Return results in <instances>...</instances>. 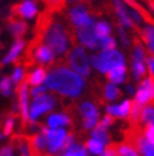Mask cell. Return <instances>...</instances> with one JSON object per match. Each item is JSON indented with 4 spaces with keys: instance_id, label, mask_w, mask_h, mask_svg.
Masks as SVG:
<instances>
[{
    "instance_id": "cell-1",
    "label": "cell",
    "mask_w": 154,
    "mask_h": 156,
    "mask_svg": "<svg viewBox=\"0 0 154 156\" xmlns=\"http://www.w3.org/2000/svg\"><path fill=\"white\" fill-rule=\"evenodd\" d=\"M44 85L65 98L76 99L83 93L85 80L80 74L65 66H55L47 74Z\"/></svg>"
},
{
    "instance_id": "cell-2",
    "label": "cell",
    "mask_w": 154,
    "mask_h": 156,
    "mask_svg": "<svg viewBox=\"0 0 154 156\" xmlns=\"http://www.w3.org/2000/svg\"><path fill=\"white\" fill-rule=\"evenodd\" d=\"M39 129L45 135L47 138V155L48 156H59L67 147L68 132L66 128L51 129L47 126H41Z\"/></svg>"
},
{
    "instance_id": "cell-3",
    "label": "cell",
    "mask_w": 154,
    "mask_h": 156,
    "mask_svg": "<svg viewBox=\"0 0 154 156\" xmlns=\"http://www.w3.org/2000/svg\"><path fill=\"white\" fill-rule=\"evenodd\" d=\"M65 65L70 66L75 73L80 74L83 77H89L91 74L90 61L86 56V52L79 44L73 46V48L70 52H67L63 58V66Z\"/></svg>"
},
{
    "instance_id": "cell-4",
    "label": "cell",
    "mask_w": 154,
    "mask_h": 156,
    "mask_svg": "<svg viewBox=\"0 0 154 156\" xmlns=\"http://www.w3.org/2000/svg\"><path fill=\"white\" fill-rule=\"evenodd\" d=\"M124 56L122 53L116 50H107L101 51L97 55L91 56V64L99 73H109L110 70L119 65H124Z\"/></svg>"
},
{
    "instance_id": "cell-5",
    "label": "cell",
    "mask_w": 154,
    "mask_h": 156,
    "mask_svg": "<svg viewBox=\"0 0 154 156\" xmlns=\"http://www.w3.org/2000/svg\"><path fill=\"white\" fill-rule=\"evenodd\" d=\"M58 100L51 94H42L33 98L29 105V122H37L43 114L48 113L56 108Z\"/></svg>"
},
{
    "instance_id": "cell-6",
    "label": "cell",
    "mask_w": 154,
    "mask_h": 156,
    "mask_svg": "<svg viewBox=\"0 0 154 156\" xmlns=\"http://www.w3.org/2000/svg\"><path fill=\"white\" fill-rule=\"evenodd\" d=\"M81 117V126L85 131L94 129L100 122V111L97 105L91 100H83L77 108Z\"/></svg>"
},
{
    "instance_id": "cell-7",
    "label": "cell",
    "mask_w": 154,
    "mask_h": 156,
    "mask_svg": "<svg viewBox=\"0 0 154 156\" xmlns=\"http://www.w3.org/2000/svg\"><path fill=\"white\" fill-rule=\"evenodd\" d=\"M92 13H95V10H90L86 4H77L68 10L67 19L72 28H80L95 23V19L91 15Z\"/></svg>"
},
{
    "instance_id": "cell-8",
    "label": "cell",
    "mask_w": 154,
    "mask_h": 156,
    "mask_svg": "<svg viewBox=\"0 0 154 156\" xmlns=\"http://www.w3.org/2000/svg\"><path fill=\"white\" fill-rule=\"evenodd\" d=\"M28 85L29 84L25 80V77L17 85L18 108H19V114H20L23 126H27L29 123V90H28Z\"/></svg>"
},
{
    "instance_id": "cell-9",
    "label": "cell",
    "mask_w": 154,
    "mask_h": 156,
    "mask_svg": "<svg viewBox=\"0 0 154 156\" xmlns=\"http://www.w3.org/2000/svg\"><path fill=\"white\" fill-rule=\"evenodd\" d=\"M134 102L143 107L147 104H154V79L152 76L139 83L134 97Z\"/></svg>"
},
{
    "instance_id": "cell-10",
    "label": "cell",
    "mask_w": 154,
    "mask_h": 156,
    "mask_svg": "<svg viewBox=\"0 0 154 156\" xmlns=\"http://www.w3.org/2000/svg\"><path fill=\"white\" fill-rule=\"evenodd\" d=\"M76 40L89 50H96L99 47V40L95 34V23L83 26L80 28H73Z\"/></svg>"
},
{
    "instance_id": "cell-11",
    "label": "cell",
    "mask_w": 154,
    "mask_h": 156,
    "mask_svg": "<svg viewBox=\"0 0 154 156\" xmlns=\"http://www.w3.org/2000/svg\"><path fill=\"white\" fill-rule=\"evenodd\" d=\"M38 13V6L35 0H23L20 3L12 5L10 14L20 19H32Z\"/></svg>"
},
{
    "instance_id": "cell-12",
    "label": "cell",
    "mask_w": 154,
    "mask_h": 156,
    "mask_svg": "<svg viewBox=\"0 0 154 156\" xmlns=\"http://www.w3.org/2000/svg\"><path fill=\"white\" fill-rule=\"evenodd\" d=\"M132 103L133 100L125 99L119 104H109L106 105L105 112L106 114L111 115L114 119H128L132 111Z\"/></svg>"
},
{
    "instance_id": "cell-13",
    "label": "cell",
    "mask_w": 154,
    "mask_h": 156,
    "mask_svg": "<svg viewBox=\"0 0 154 156\" xmlns=\"http://www.w3.org/2000/svg\"><path fill=\"white\" fill-rule=\"evenodd\" d=\"M5 26L15 40L23 38L28 30V23L18 17H14L12 14H9V17L5 19Z\"/></svg>"
},
{
    "instance_id": "cell-14",
    "label": "cell",
    "mask_w": 154,
    "mask_h": 156,
    "mask_svg": "<svg viewBox=\"0 0 154 156\" xmlns=\"http://www.w3.org/2000/svg\"><path fill=\"white\" fill-rule=\"evenodd\" d=\"M28 142H29L33 156L47 155V138H45V135L41 129L30 136L28 138Z\"/></svg>"
},
{
    "instance_id": "cell-15",
    "label": "cell",
    "mask_w": 154,
    "mask_h": 156,
    "mask_svg": "<svg viewBox=\"0 0 154 156\" xmlns=\"http://www.w3.org/2000/svg\"><path fill=\"white\" fill-rule=\"evenodd\" d=\"M71 124H72V118H71V115L66 112L52 113L47 117V121H45V126L51 129L66 128V127H70Z\"/></svg>"
},
{
    "instance_id": "cell-16",
    "label": "cell",
    "mask_w": 154,
    "mask_h": 156,
    "mask_svg": "<svg viewBox=\"0 0 154 156\" xmlns=\"http://www.w3.org/2000/svg\"><path fill=\"white\" fill-rule=\"evenodd\" d=\"M112 5H114V9H115L116 15H118V19L120 22V24L122 27L135 29L136 24H134L133 19L130 18V15L128 13V9L125 8V5L121 3V0H112Z\"/></svg>"
},
{
    "instance_id": "cell-17",
    "label": "cell",
    "mask_w": 154,
    "mask_h": 156,
    "mask_svg": "<svg viewBox=\"0 0 154 156\" xmlns=\"http://www.w3.org/2000/svg\"><path fill=\"white\" fill-rule=\"evenodd\" d=\"M25 80L28 81L29 85H33V87H37V85H42V83L45 81V77H47V69L44 66H39L34 69L32 73L25 74L24 75Z\"/></svg>"
},
{
    "instance_id": "cell-18",
    "label": "cell",
    "mask_w": 154,
    "mask_h": 156,
    "mask_svg": "<svg viewBox=\"0 0 154 156\" xmlns=\"http://www.w3.org/2000/svg\"><path fill=\"white\" fill-rule=\"evenodd\" d=\"M134 146L140 156H154V145L149 142L144 136H136Z\"/></svg>"
},
{
    "instance_id": "cell-19",
    "label": "cell",
    "mask_w": 154,
    "mask_h": 156,
    "mask_svg": "<svg viewBox=\"0 0 154 156\" xmlns=\"http://www.w3.org/2000/svg\"><path fill=\"white\" fill-rule=\"evenodd\" d=\"M24 46H25V41L23 40V38H20V40H15V42L12 46L9 53L5 56V58L3 60V62H2V65H0V66H4L5 64H8V62H14L15 60L19 57V55L22 53L23 48H24Z\"/></svg>"
},
{
    "instance_id": "cell-20",
    "label": "cell",
    "mask_w": 154,
    "mask_h": 156,
    "mask_svg": "<svg viewBox=\"0 0 154 156\" xmlns=\"http://www.w3.org/2000/svg\"><path fill=\"white\" fill-rule=\"evenodd\" d=\"M106 77L111 84H121L122 81L125 80L126 77V67H125V64L124 65H119L116 67H114L112 70H110L109 73L106 74Z\"/></svg>"
},
{
    "instance_id": "cell-21",
    "label": "cell",
    "mask_w": 154,
    "mask_h": 156,
    "mask_svg": "<svg viewBox=\"0 0 154 156\" xmlns=\"http://www.w3.org/2000/svg\"><path fill=\"white\" fill-rule=\"evenodd\" d=\"M85 146H86L87 152H89L90 156H100L107 147L106 144L99 141V140H96V138H92V137H90L87 140Z\"/></svg>"
},
{
    "instance_id": "cell-22",
    "label": "cell",
    "mask_w": 154,
    "mask_h": 156,
    "mask_svg": "<svg viewBox=\"0 0 154 156\" xmlns=\"http://www.w3.org/2000/svg\"><path fill=\"white\" fill-rule=\"evenodd\" d=\"M59 156H90L87 152L86 146L80 142H73L71 146L66 147V149L61 152Z\"/></svg>"
},
{
    "instance_id": "cell-23",
    "label": "cell",
    "mask_w": 154,
    "mask_h": 156,
    "mask_svg": "<svg viewBox=\"0 0 154 156\" xmlns=\"http://www.w3.org/2000/svg\"><path fill=\"white\" fill-rule=\"evenodd\" d=\"M121 97V91L115 84H106L102 89V98L106 102H115Z\"/></svg>"
},
{
    "instance_id": "cell-24",
    "label": "cell",
    "mask_w": 154,
    "mask_h": 156,
    "mask_svg": "<svg viewBox=\"0 0 154 156\" xmlns=\"http://www.w3.org/2000/svg\"><path fill=\"white\" fill-rule=\"evenodd\" d=\"M13 144L17 146L19 156H33L32 150H30V146H29V142H28V138H25V137H15L13 140Z\"/></svg>"
},
{
    "instance_id": "cell-25",
    "label": "cell",
    "mask_w": 154,
    "mask_h": 156,
    "mask_svg": "<svg viewBox=\"0 0 154 156\" xmlns=\"http://www.w3.org/2000/svg\"><path fill=\"white\" fill-rule=\"evenodd\" d=\"M90 137L96 138L99 141H101L104 144H106L107 146H110V135H109V129H106L101 126H97L90 131Z\"/></svg>"
},
{
    "instance_id": "cell-26",
    "label": "cell",
    "mask_w": 154,
    "mask_h": 156,
    "mask_svg": "<svg viewBox=\"0 0 154 156\" xmlns=\"http://www.w3.org/2000/svg\"><path fill=\"white\" fill-rule=\"evenodd\" d=\"M140 34L144 43L147 44L148 50L154 53V27L152 26H147L143 30H140Z\"/></svg>"
},
{
    "instance_id": "cell-27",
    "label": "cell",
    "mask_w": 154,
    "mask_h": 156,
    "mask_svg": "<svg viewBox=\"0 0 154 156\" xmlns=\"http://www.w3.org/2000/svg\"><path fill=\"white\" fill-rule=\"evenodd\" d=\"M116 152H118V156H140L136 147L129 142L119 144L116 146Z\"/></svg>"
},
{
    "instance_id": "cell-28",
    "label": "cell",
    "mask_w": 154,
    "mask_h": 156,
    "mask_svg": "<svg viewBox=\"0 0 154 156\" xmlns=\"http://www.w3.org/2000/svg\"><path fill=\"white\" fill-rule=\"evenodd\" d=\"M110 33H111V27L109 26V23L100 20L95 24V34L97 37V40H101V38L110 36Z\"/></svg>"
},
{
    "instance_id": "cell-29",
    "label": "cell",
    "mask_w": 154,
    "mask_h": 156,
    "mask_svg": "<svg viewBox=\"0 0 154 156\" xmlns=\"http://www.w3.org/2000/svg\"><path fill=\"white\" fill-rule=\"evenodd\" d=\"M143 108H144L143 105L138 104L136 102H134V100H133V103H132V111H130V115H129L130 122L134 123V124L140 122V117H142Z\"/></svg>"
},
{
    "instance_id": "cell-30",
    "label": "cell",
    "mask_w": 154,
    "mask_h": 156,
    "mask_svg": "<svg viewBox=\"0 0 154 156\" xmlns=\"http://www.w3.org/2000/svg\"><path fill=\"white\" fill-rule=\"evenodd\" d=\"M145 62L144 61H133V75L135 79H142L145 75Z\"/></svg>"
},
{
    "instance_id": "cell-31",
    "label": "cell",
    "mask_w": 154,
    "mask_h": 156,
    "mask_svg": "<svg viewBox=\"0 0 154 156\" xmlns=\"http://www.w3.org/2000/svg\"><path fill=\"white\" fill-rule=\"evenodd\" d=\"M99 47L101 48L102 51L115 50V47H116V41H115L112 37L107 36V37H105V38H101V40H99Z\"/></svg>"
},
{
    "instance_id": "cell-32",
    "label": "cell",
    "mask_w": 154,
    "mask_h": 156,
    "mask_svg": "<svg viewBox=\"0 0 154 156\" xmlns=\"http://www.w3.org/2000/svg\"><path fill=\"white\" fill-rule=\"evenodd\" d=\"M12 85H13V81L9 76L3 77V80L0 81V94L4 97H9L12 93Z\"/></svg>"
},
{
    "instance_id": "cell-33",
    "label": "cell",
    "mask_w": 154,
    "mask_h": 156,
    "mask_svg": "<svg viewBox=\"0 0 154 156\" xmlns=\"http://www.w3.org/2000/svg\"><path fill=\"white\" fill-rule=\"evenodd\" d=\"M14 126H15V115L14 114L8 115L6 119H5V123H4V128H3L4 136H10L13 133Z\"/></svg>"
},
{
    "instance_id": "cell-34",
    "label": "cell",
    "mask_w": 154,
    "mask_h": 156,
    "mask_svg": "<svg viewBox=\"0 0 154 156\" xmlns=\"http://www.w3.org/2000/svg\"><path fill=\"white\" fill-rule=\"evenodd\" d=\"M10 79H12L13 84L18 85L23 79H24V69H23L22 66H17L15 70L13 71V75H12Z\"/></svg>"
},
{
    "instance_id": "cell-35",
    "label": "cell",
    "mask_w": 154,
    "mask_h": 156,
    "mask_svg": "<svg viewBox=\"0 0 154 156\" xmlns=\"http://www.w3.org/2000/svg\"><path fill=\"white\" fill-rule=\"evenodd\" d=\"M143 136L154 145V124H145Z\"/></svg>"
},
{
    "instance_id": "cell-36",
    "label": "cell",
    "mask_w": 154,
    "mask_h": 156,
    "mask_svg": "<svg viewBox=\"0 0 154 156\" xmlns=\"http://www.w3.org/2000/svg\"><path fill=\"white\" fill-rule=\"evenodd\" d=\"M45 91H47V87H45V85H37V87H33L32 89L29 90V95L35 98L38 95L45 94Z\"/></svg>"
},
{
    "instance_id": "cell-37",
    "label": "cell",
    "mask_w": 154,
    "mask_h": 156,
    "mask_svg": "<svg viewBox=\"0 0 154 156\" xmlns=\"http://www.w3.org/2000/svg\"><path fill=\"white\" fill-rule=\"evenodd\" d=\"M114 118L111 115H109V114H105L102 118H100V122H99V126H101V127H104V128H106V129H109L112 124H114Z\"/></svg>"
},
{
    "instance_id": "cell-38",
    "label": "cell",
    "mask_w": 154,
    "mask_h": 156,
    "mask_svg": "<svg viewBox=\"0 0 154 156\" xmlns=\"http://www.w3.org/2000/svg\"><path fill=\"white\" fill-rule=\"evenodd\" d=\"M0 156H15V147L14 144L6 145L0 149Z\"/></svg>"
},
{
    "instance_id": "cell-39",
    "label": "cell",
    "mask_w": 154,
    "mask_h": 156,
    "mask_svg": "<svg viewBox=\"0 0 154 156\" xmlns=\"http://www.w3.org/2000/svg\"><path fill=\"white\" fill-rule=\"evenodd\" d=\"M118 34L120 37L122 44H124V46H129V38H128L125 30H124V27H122L121 24H118Z\"/></svg>"
},
{
    "instance_id": "cell-40",
    "label": "cell",
    "mask_w": 154,
    "mask_h": 156,
    "mask_svg": "<svg viewBox=\"0 0 154 156\" xmlns=\"http://www.w3.org/2000/svg\"><path fill=\"white\" fill-rule=\"evenodd\" d=\"M100 156H118V152H116V147H112V146H107L105 151L100 155Z\"/></svg>"
},
{
    "instance_id": "cell-41",
    "label": "cell",
    "mask_w": 154,
    "mask_h": 156,
    "mask_svg": "<svg viewBox=\"0 0 154 156\" xmlns=\"http://www.w3.org/2000/svg\"><path fill=\"white\" fill-rule=\"evenodd\" d=\"M148 66H149V70H150L152 77L154 79V56H149L148 57Z\"/></svg>"
},
{
    "instance_id": "cell-42",
    "label": "cell",
    "mask_w": 154,
    "mask_h": 156,
    "mask_svg": "<svg viewBox=\"0 0 154 156\" xmlns=\"http://www.w3.org/2000/svg\"><path fill=\"white\" fill-rule=\"evenodd\" d=\"M126 90H128V93H129V94H134V91H135V89H134V87H133V85H128Z\"/></svg>"
},
{
    "instance_id": "cell-43",
    "label": "cell",
    "mask_w": 154,
    "mask_h": 156,
    "mask_svg": "<svg viewBox=\"0 0 154 156\" xmlns=\"http://www.w3.org/2000/svg\"><path fill=\"white\" fill-rule=\"evenodd\" d=\"M147 3H148V5H149V8L154 12V0H147Z\"/></svg>"
},
{
    "instance_id": "cell-44",
    "label": "cell",
    "mask_w": 154,
    "mask_h": 156,
    "mask_svg": "<svg viewBox=\"0 0 154 156\" xmlns=\"http://www.w3.org/2000/svg\"><path fill=\"white\" fill-rule=\"evenodd\" d=\"M2 138H3V135H2V133H0V140H2Z\"/></svg>"
}]
</instances>
